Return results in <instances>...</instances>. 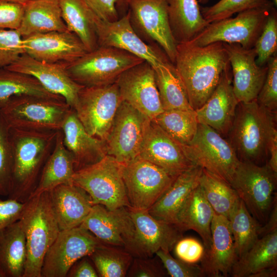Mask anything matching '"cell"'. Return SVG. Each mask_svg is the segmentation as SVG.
<instances>
[{"instance_id": "29", "label": "cell", "mask_w": 277, "mask_h": 277, "mask_svg": "<svg viewBox=\"0 0 277 277\" xmlns=\"http://www.w3.org/2000/svg\"><path fill=\"white\" fill-rule=\"evenodd\" d=\"M17 30L23 38L68 30L62 18L59 0H32L24 4L22 21Z\"/></svg>"}, {"instance_id": "28", "label": "cell", "mask_w": 277, "mask_h": 277, "mask_svg": "<svg viewBox=\"0 0 277 277\" xmlns=\"http://www.w3.org/2000/svg\"><path fill=\"white\" fill-rule=\"evenodd\" d=\"M203 168L194 165L179 175L162 196L148 210L155 219L174 225L182 206L199 185Z\"/></svg>"}, {"instance_id": "4", "label": "cell", "mask_w": 277, "mask_h": 277, "mask_svg": "<svg viewBox=\"0 0 277 277\" xmlns=\"http://www.w3.org/2000/svg\"><path fill=\"white\" fill-rule=\"evenodd\" d=\"M19 221L27 248L23 277H41L45 255L61 231L49 192L33 196L26 201Z\"/></svg>"}, {"instance_id": "19", "label": "cell", "mask_w": 277, "mask_h": 277, "mask_svg": "<svg viewBox=\"0 0 277 277\" xmlns=\"http://www.w3.org/2000/svg\"><path fill=\"white\" fill-rule=\"evenodd\" d=\"M232 73V85L239 102L256 99L267 72V65L259 66L254 48L246 49L239 44L224 43Z\"/></svg>"}, {"instance_id": "25", "label": "cell", "mask_w": 277, "mask_h": 277, "mask_svg": "<svg viewBox=\"0 0 277 277\" xmlns=\"http://www.w3.org/2000/svg\"><path fill=\"white\" fill-rule=\"evenodd\" d=\"M211 243L201 261L206 276H227L238 259L228 219L214 213L211 224Z\"/></svg>"}, {"instance_id": "26", "label": "cell", "mask_w": 277, "mask_h": 277, "mask_svg": "<svg viewBox=\"0 0 277 277\" xmlns=\"http://www.w3.org/2000/svg\"><path fill=\"white\" fill-rule=\"evenodd\" d=\"M61 131L64 145L73 157L75 171L94 164L107 155L106 141L90 135L73 109Z\"/></svg>"}, {"instance_id": "44", "label": "cell", "mask_w": 277, "mask_h": 277, "mask_svg": "<svg viewBox=\"0 0 277 277\" xmlns=\"http://www.w3.org/2000/svg\"><path fill=\"white\" fill-rule=\"evenodd\" d=\"M256 53V63L267 64L277 49V12L275 7L271 10L264 28L254 47Z\"/></svg>"}, {"instance_id": "34", "label": "cell", "mask_w": 277, "mask_h": 277, "mask_svg": "<svg viewBox=\"0 0 277 277\" xmlns=\"http://www.w3.org/2000/svg\"><path fill=\"white\" fill-rule=\"evenodd\" d=\"M26 256L25 235L18 220L0 233V271L4 277H23Z\"/></svg>"}, {"instance_id": "50", "label": "cell", "mask_w": 277, "mask_h": 277, "mask_svg": "<svg viewBox=\"0 0 277 277\" xmlns=\"http://www.w3.org/2000/svg\"><path fill=\"white\" fill-rule=\"evenodd\" d=\"M24 4L0 1V30H17L20 25Z\"/></svg>"}, {"instance_id": "10", "label": "cell", "mask_w": 277, "mask_h": 277, "mask_svg": "<svg viewBox=\"0 0 277 277\" xmlns=\"http://www.w3.org/2000/svg\"><path fill=\"white\" fill-rule=\"evenodd\" d=\"M277 173L267 164L262 166L240 160L230 185L252 216L263 222L274 201Z\"/></svg>"}, {"instance_id": "16", "label": "cell", "mask_w": 277, "mask_h": 277, "mask_svg": "<svg viewBox=\"0 0 277 277\" xmlns=\"http://www.w3.org/2000/svg\"><path fill=\"white\" fill-rule=\"evenodd\" d=\"M149 120L123 101L106 140L107 155L122 164L138 156Z\"/></svg>"}, {"instance_id": "47", "label": "cell", "mask_w": 277, "mask_h": 277, "mask_svg": "<svg viewBox=\"0 0 277 277\" xmlns=\"http://www.w3.org/2000/svg\"><path fill=\"white\" fill-rule=\"evenodd\" d=\"M167 273L171 277H203L205 274L201 266L190 264L172 257L170 251L160 249L155 253Z\"/></svg>"}, {"instance_id": "2", "label": "cell", "mask_w": 277, "mask_h": 277, "mask_svg": "<svg viewBox=\"0 0 277 277\" xmlns=\"http://www.w3.org/2000/svg\"><path fill=\"white\" fill-rule=\"evenodd\" d=\"M58 131L10 128L13 163L11 188L7 198L21 202L30 198L55 146Z\"/></svg>"}, {"instance_id": "49", "label": "cell", "mask_w": 277, "mask_h": 277, "mask_svg": "<svg viewBox=\"0 0 277 277\" xmlns=\"http://www.w3.org/2000/svg\"><path fill=\"white\" fill-rule=\"evenodd\" d=\"M157 257V256H156ZM166 271L160 260L151 257L133 258L127 275L130 277H162Z\"/></svg>"}, {"instance_id": "60", "label": "cell", "mask_w": 277, "mask_h": 277, "mask_svg": "<svg viewBox=\"0 0 277 277\" xmlns=\"http://www.w3.org/2000/svg\"><path fill=\"white\" fill-rule=\"evenodd\" d=\"M0 277H4L3 274L0 271Z\"/></svg>"}, {"instance_id": "46", "label": "cell", "mask_w": 277, "mask_h": 277, "mask_svg": "<svg viewBox=\"0 0 277 277\" xmlns=\"http://www.w3.org/2000/svg\"><path fill=\"white\" fill-rule=\"evenodd\" d=\"M267 72L256 101L271 112L276 113L277 109V56L274 54L268 61Z\"/></svg>"}, {"instance_id": "6", "label": "cell", "mask_w": 277, "mask_h": 277, "mask_svg": "<svg viewBox=\"0 0 277 277\" xmlns=\"http://www.w3.org/2000/svg\"><path fill=\"white\" fill-rule=\"evenodd\" d=\"M145 61L124 50L98 46L66 66L69 76L86 87L115 83L120 75Z\"/></svg>"}, {"instance_id": "54", "label": "cell", "mask_w": 277, "mask_h": 277, "mask_svg": "<svg viewBox=\"0 0 277 277\" xmlns=\"http://www.w3.org/2000/svg\"><path fill=\"white\" fill-rule=\"evenodd\" d=\"M275 230H277L276 200H275V202L274 201L273 202V209L268 222L264 226H261L259 231V235L262 236Z\"/></svg>"}, {"instance_id": "32", "label": "cell", "mask_w": 277, "mask_h": 277, "mask_svg": "<svg viewBox=\"0 0 277 277\" xmlns=\"http://www.w3.org/2000/svg\"><path fill=\"white\" fill-rule=\"evenodd\" d=\"M74 172L73 157L64 145L60 130L57 132L53 150L44 166L37 186L30 197L49 192L62 184H72Z\"/></svg>"}, {"instance_id": "31", "label": "cell", "mask_w": 277, "mask_h": 277, "mask_svg": "<svg viewBox=\"0 0 277 277\" xmlns=\"http://www.w3.org/2000/svg\"><path fill=\"white\" fill-rule=\"evenodd\" d=\"M171 32L177 44L190 42L208 23L203 17L197 0H167Z\"/></svg>"}, {"instance_id": "36", "label": "cell", "mask_w": 277, "mask_h": 277, "mask_svg": "<svg viewBox=\"0 0 277 277\" xmlns=\"http://www.w3.org/2000/svg\"><path fill=\"white\" fill-rule=\"evenodd\" d=\"M153 68L164 110L193 109L174 64L168 60Z\"/></svg>"}, {"instance_id": "35", "label": "cell", "mask_w": 277, "mask_h": 277, "mask_svg": "<svg viewBox=\"0 0 277 277\" xmlns=\"http://www.w3.org/2000/svg\"><path fill=\"white\" fill-rule=\"evenodd\" d=\"M59 2L68 31L77 36L87 51L97 48L95 21L98 17L83 0H59Z\"/></svg>"}, {"instance_id": "41", "label": "cell", "mask_w": 277, "mask_h": 277, "mask_svg": "<svg viewBox=\"0 0 277 277\" xmlns=\"http://www.w3.org/2000/svg\"><path fill=\"white\" fill-rule=\"evenodd\" d=\"M88 257L102 277L126 276L133 259L124 248L103 243Z\"/></svg>"}, {"instance_id": "20", "label": "cell", "mask_w": 277, "mask_h": 277, "mask_svg": "<svg viewBox=\"0 0 277 277\" xmlns=\"http://www.w3.org/2000/svg\"><path fill=\"white\" fill-rule=\"evenodd\" d=\"M25 53L49 63L67 65L87 51L80 39L68 30L33 34L23 38Z\"/></svg>"}, {"instance_id": "58", "label": "cell", "mask_w": 277, "mask_h": 277, "mask_svg": "<svg viewBox=\"0 0 277 277\" xmlns=\"http://www.w3.org/2000/svg\"><path fill=\"white\" fill-rule=\"evenodd\" d=\"M30 1H32V0H0V1H3V2L21 4H24Z\"/></svg>"}, {"instance_id": "24", "label": "cell", "mask_w": 277, "mask_h": 277, "mask_svg": "<svg viewBox=\"0 0 277 277\" xmlns=\"http://www.w3.org/2000/svg\"><path fill=\"white\" fill-rule=\"evenodd\" d=\"M104 244L125 249L132 236L133 224L127 207L110 210L94 205L80 225Z\"/></svg>"}, {"instance_id": "27", "label": "cell", "mask_w": 277, "mask_h": 277, "mask_svg": "<svg viewBox=\"0 0 277 277\" xmlns=\"http://www.w3.org/2000/svg\"><path fill=\"white\" fill-rule=\"evenodd\" d=\"M49 192L61 231L80 226L94 205L90 195L73 184L59 185Z\"/></svg>"}, {"instance_id": "22", "label": "cell", "mask_w": 277, "mask_h": 277, "mask_svg": "<svg viewBox=\"0 0 277 277\" xmlns=\"http://www.w3.org/2000/svg\"><path fill=\"white\" fill-rule=\"evenodd\" d=\"M66 66L39 61L24 53L6 68L33 76L47 90L63 97L71 108L74 109L78 93L83 86L69 76Z\"/></svg>"}, {"instance_id": "43", "label": "cell", "mask_w": 277, "mask_h": 277, "mask_svg": "<svg viewBox=\"0 0 277 277\" xmlns=\"http://www.w3.org/2000/svg\"><path fill=\"white\" fill-rule=\"evenodd\" d=\"M9 129L0 113V196L7 197L11 188L13 163Z\"/></svg>"}, {"instance_id": "33", "label": "cell", "mask_w": 277, "mask_h": 277, "mask_svg": "<svg viewBox=\"0 0 277 277\" xmlns=\"http://www.w3.org/2000/svg\"><path fill=\"white\" fill-rule=\"evenodd\" d=\"M277 267V230L259 238L234 263L233 277H251L262 269Z\"/></svg>"}, {"instance_id": "8", "label": "cell", "mask_w": 277, "mask_h": 277, "mask_svg": "<svg viewBox=\"0 0 277 277\" xmlns=\"http://www.w3.org/2000/svg\"><path fill=\"white\" fill-rule=\"evenodd\" d=\"M274 7L272 3L240 12L234 17L209 23L200 34L187 43L203 46L219 42L239 44L246 49L254 48Z\"/></svg>"}, {"instance_id": "45", "label": "cell", "mask_w": 277, "mask_h": 277, "mask_svg": "<svg viewBox=\"0 0 277 277\" xmlns=\"http://www.w3.org/2000/svg\"><path fill=\"white\" fill-rule=\"evenodd\" d=\"M23 37L17 30H0V69L14 63L23 54Z\"/></svg>"}, {"instance_id": "12", "label": "cell", "mask_w": 277, "mask_h": 277, "mask_svg": "<svg viewBox=\"0 0 277 277\" xmlns=\"http://www.w3.org/2000/svg\"><path fill=\"white\" fill-rule=\"evenodd\" d=\"M122 174L130 207L148 210L176 179L139 155L122 164Z\"/></svg>"}, {"instance_id": "39", "label": "cell", "mask_w": 277, "mask_h": 277, "mask_svg": "<svg viewBox=\"0 0 277 277\" xmlns=\"http://www.w3.org/2000/svg\"><path fill=\"white\" fill-rule=\"evenodd\" d=\"M22 95L61 96L49 92L31 75L6 68L0 69V108L12 97Z\"/></svg>"}, {"instance_id": "30", "label": "cell", "mask_w": 277, "mask_h": 277, "mask_svg": "<svg viewBox=\"0 0 277 277\" xmlns=\"http://www.w3.org/2000/svg\"><path fill=\"white\" fill-rule=\"evenodd\" d=\"M214 213L199 185L182 206L174 225L182 231H195L202 239L205 248H207L211 243V224Z\"/></svg>"}, {"instance_id": "37", "label": "cell", "mask_w": 277, "mask_h": 277, "mask_svg": "<svg viewBox=\"0 0 277 277\" xmlns=\"http://www.w3.org/2000/svg\"><path fill=\"white\" fill-rule=\"evenodd\" d=\"M152 120L182 146L187 145L193 140L199 124L193 109L164 110Z\"/></svg>"}, {"instance_id": "21", "label": "cell", "mask_w": 277, "mask_h": 277, "mask_svg": "<svg viewBox=\"0 0 277 277\" xmlns=\"http://www.w3.org/2000/svg\"><path fill=\"white\" fill-rule=\"evenodd\" d=\"M139 156L175 177L194 165L182 146L151 120L147 124Z\"/></svg>"}, {"instance_id": "17", "label": "cell", "mask_w": 277, "mask_h": 277, "mask_svg": "<svg viewBox=\"0 0 277 277\" xmlns=\"http://www.w3.org/2000/svg\"><path fill=\"white\" fill-rule=\"evenodd\" d=\"M123 101L152 120L164 111L152 66L144 61L124 71L116 81Z\"/></svg>"}, {"instance_id": "13", "label": "cell", "mask_w": 277, "mask_h": 277, "mask_svg": "<svg viewBox=\"0 0 277 277\" xmlns=\"http://www.w3.org/2000/svg\"><path fill=\"white\" fill-rule=\"evenodd\" d=\"M130 23L144 41L155 43L174 64L177 43L170 29L167 0H129Z\"/></svg>"}, {"instance_id": "40", "label": "cell", "mask_w": 277, "mask_h": 277, "mask_svg": "<svg viewBox=\"0 0 277 277\" xmlns=\"http://www.w3.org/2000/svg\"><path fill=\"white\" fill-rule=\"evenodd\" d=\"M199 185L215 213L228 218L240 198L232 186L203 169Z\"/></svg>"}, {"instance_id": "7", "label": "cell", "mask_w": 277, "mask_h": 277, "mask_svg": "<svg viewBox=\"0 0 277 277\" xmlns=\"http://www.w3.org/2000/svg\"><path fill=\"white\" fill-rule=\"evenodd\" d=\"M72 184L84 189L93 205H101L110 210L130 207L122 164L109 155L94 164L75 171Z\"/></svg>"}, {"instance_id": "57", "label": "cell", "mask_w": 277, "mask_h": 277, "mask_svg": "<svg viewBox=\"0 0 277 277\" xmlns=\"http://www.w3.org/2000/svg\"><path fill=\"white\" fill-rule=\"evenodd\" d=\"M129 0H117L116 8L118 9H125L128 8Z\"/></svg>"}, {"instance_id": "59", "label": "cell", "mask_w": 277, "mask_h": 277, "mask_svg": "<svg viewBox=\"0 0 277 277\" xmlns=\"http://www.w3.org/2000/svg\"><path fill=\"white\" fill-rule=\"evenodd\" d=\"M199 3L202 4H207L210 0H197Z\"/></svg>"}, {"instance_id": "3", "label": "cell", "mask_w": 277, "mask_h": 277, "mask_svg": "<svg viewBox=\"0 0 277 277\" xmlns=\"http://www.w3.org/2000/svg\"><path fill=\"white\" fill-rule=\"evenodd\" d=\"M276 116L256 100L239 103L228 135L239 160L261 165L267 159L271 138L277 131Z\"/></svg>"}, {"instance_id": "48", "label": "cell", "mask_w": 277, "mask_h": 277, "mask_svg": "<svg viewBox=\"0 0 277 277\" xmlns=\"http://www.w3.org/2000/svg\"><path fill=\"white\" fill-rule=\"evenodd\" d=\"M173 249L177 259L188 264H196L203 258L205 247L197 239L187 237L179 239Z\"/></svg>"}, {"instance_id": "53", "label": "cell", "mask_w": 277, "mask_h": 277, "mask_svg": "<svg viewBox=\"0 0 277 277\" xmlns=\"http://www.w3.org/2000/svg\"><path fill=\"white\" fill-rule=\"evenodd\" d=\"M85 256L77 261L69 270L67 276L97 277L98 273L87 259Z\"/></svg>"}, {"instance_id": "42", "label": "cell", "mask_w": 277, "mask_h": 277, "mask_svg": "<svg viewBox=\"0 0 277 277\" xmlns=\"http://www.w3.org/2000/svg\"><path fill=\"white\" fill-rule=\"evenodd\" d=\"M273 3L272 0H220L215 4L201 9L204 19L208 23L230 17L234 14Z\"/></svg>"}, {"instance_id": "14", "label": "cell", "mask_w": 277, "mask_h": 277, "mask_svg": "<svg viewBox=\"0 0 277 277\" xmlns=\"http://www.w3.org/2000/svg\"><path fill=\"white\" fill-rule=\"evenodd\" d=\"M102 244L81 226L61 230L45 255L41 277L67 276L77 261L89 256Z\"/></svg>"}, {"instance_id": "51", "label": "cell", "mask_w": 277, "mask_h": 277, "mask_svg": "<svg viewBox=\"0 0 277 277\" xmlns=\"http://www.w3.org/2000/svg\"><path fill=\"white\" fill-rule=\"evenodd\" d=\"M25 202L7 198L0 199V233L9 225L19 220Z\"/></svg>"}, {"instance_id": "1", "label": "cell", "mask_w": 277, "mask_h": 277, "mask_svg": "<svg viewBox=\"0 0 277 277\" xmlns=\"http://www.w3.org/2000/svg\"><path fill=\"white\" fill-rule=\"evenodd\" d=\"M173 64L195 110L210 97L230 66L223 43L219 42L203 46L177 44Z\"/></svg>"}, {"instance_id": "15", "label": "cell", "mask_w": 277, "mask_h": 277, "mask_svg": "<svg viewBox=\"0 0 277 277\" xmlns=\"http://www.w3.org/2000/svg\"><path fill=\"white\" fill-rule=\"evenodd\" d=\"M127 209L133 224V232L125 249L133 258L151 257L160 249L170 251L182 238V231L174 225L155 219L148 210L131 207Z\"/></svg>"}, {"instance_id": "23", "label": "cell", "mask_w": 277, "mask_h": 277, "mask_svg": "<svg viewBox=\"0 0 277 277\" xmlns=\"http://www.w3.org/2000/svg\"><path fill=\"white\" fill-rule=\"evenodd\" d=\"M239 103L233 90L230 65L210 97L195 110L198 122L210 127L223 136H227L232 126Z\"/></svg>"}, {"instance_id": "5", "label": "cell", "mask_w": 277, "mask_h": 277, "mask_svg": "<svg viewBox=\"0 0 277 277\" xmlns=\"http://www.w3.org/2000/svg\"><path fill=\"white\" fill-rule=\"evenodd\" d=\"M72 109L62 96L22 95L10 99L0 108V113L9 128L57 131Z\"/></svg>"}, {"instance_id": "18", "label": "cell", "mask_w": 277, "mask_h": 277, "mask_svg": "<svg viewBox=\"0 0 277 277\" xmlns=\"http://www.w3.org/2000/svg\"><path fill=\"white\" fill-rule=\"evenodd\" d=\"M95 26L98 46L124 50L148 62L152 67L169 60L158 46L147 44L140 37L130 23L128 12L121 18L111 22L97 17Z\"/></svg>"}, {"instance_id": "55", "label": "cell", "mask_w": 277, "mask_h": 277, "mask_svg": "<svg viewBox=\"0 0 277 277\" xmlns=\"http://www.w3.org/2000/svg\"><path fill=\"white\" fill-rule=\"evenodd\" d=\"M268 157L269 159L267 164L274 172L277 173V131L271 138L268 149Z\"/></svg>"}, {"instance_id": "56", "label": "cell", "mask_w": 277, "mask_h": 277, "mask_svg": "<svg viewBox=\"0 0 277 277\" xmlns=\"http://www.w3.org/2000/svg\"><path fill=\"white\" fill-rule=\"evenodd\" d=\"M276 276V267L262 269L253 274L251 277H275Z\"/></svg>"}, {"instance_id": "38", "label": "cell", "mask_w": 277, "mask_h": 277, "mask_svg": "<svg viewBox=\"0 0 277 277\" xmlns=\"http://www.w3.org/2000/svg\"><path fill=\"white\" fill-rule=\"evenodd\" d=\"M238 259L247 252L259 239L261 225L240 199L228 218Z\"/></svg>"}, {"instance_id": "9", "label": "cell", "mask_w": 277, "mask_h": 277, "mask_svg": "<svg viewBox=\"0 0 277 277\" xmlns=\"http://www.w3.org/2000/svg\"><path fill=\"white\" fill-rule=\"evenodd\" d=\"M182 147L194 165L230 184L240 160L230 142L221 134L207 125L199 124L193 140Z\"/></svg>"}, {"instance_id": "52", "label": "cell", "mask_w": 277, "mask_h": 277, "mask_svg": "<svg viewBox=\"0 0 277 277\" xmlns=\"http://www.w3.org/2000/svg\"><path fill=\"white\" fill-rule=\"evenodd\" d=\"M102 20L113 22L119 18L117 0H83Z\"/></svg>"}, {"instance_id": "11", "label": "cell", "mask_w": 277, "mask_h": 277, "mask_svg": "<svg viewBox=\"0 0 277 277\" xmlns=\"http://www.w3.org/2000/svg\"><path fill=\"white\" fill-rule=\"evenodd\" d=\"M122 101L116 82L100 86L83 87L73 109L90 135L106 141Z\"/></svg>"}]
</instances>
